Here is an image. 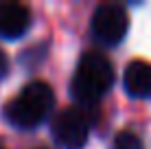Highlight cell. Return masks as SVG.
Returning a JSON list of instances; mask_svg holds the SVG:
<instances>
[{"instance_id": "obj_9", "label": "cell", "mask_w": 151, "mask_h": 149, "mask_svg": "<svg viewBox=\"0 0 151 149\" xmlns=\"http://www.w3.org/2000/svg\"><path fill=\"white\" fill-rule=\"evenodd\" d=\"M0 149H4V147H2V145H0Z\"/></svg>"}, {"instance_id": "obj_1", "label": "cell", "mask_w": 151, "mask_h": 149, "mask_svg": "<svg viewBox=\"0 0 151 149\" xmlns=\"http://www.w3.org/2000/svg\"><path fill=\"white\" fill-rule=\"evenodd\" d=\"M114 83V68L103 53L90 50L79 59L70 83V94L83 107L94 105Z\"/></svg>"}, {"instance_id": "obj_7", "label": "cell", "mask_w": 151, "mask_h": 149, "mask_svg": "<svg viewBox=\"0 0 151 149\" xmlns=\"http://www.w3.org/2000/svg\"><path fill=\"white\" fill-rule=\"evenodd\" d=\"M114 149H145V145L134 132L123 130L114 136Z\"/></svg>"}, {"instance_id": "obj_2", "label": "cell", "mask_w": 151, "mask_h": 149, "mask_svg": "<svg viewBox=\"0 0 151 149\" xmlns=\"http://www.w3.org/2000/svg\"><path fill=\"white\" fill-rule=\"evenodd\" d=\"M55 105V92L46 81H31L4 107V116L20 130H33L48 116Z\"/></svg>"}, {"instance_id": "obj_5", "label": "cell", "mask_w": 151, "mask_h": 149, "mask_svg": "<svg viewBox=\"0 0 151 149\" xmlns=\"http://www.w3.org/2000/svg\"><path fill=\"white\" fill-rule=\"evenodd\" d=\"M31 27V11L20 2H0V37L18 40Z\"/></svg>"}, {"instance_id": "obj_3", "label": "cell", "mask_w": 151, "mask_h": 149, "mask_svg": "<svg viewBox=\"0 0 151 149\" xmlns=\"http://www.w3.org/2000/svg\"><path fill=\"white\" fill-rule=\"evenodd\" d=\"M50 132L61 149H81L90 134V119L79 107H68L55 114Z\"/></svg>"}, {"instance_id": "obj_6", "label": "cell", "mask_w": 151, "mask_h": 149, "mask_svg": "<svg viewBox=\"0 0 151 149\" xmlns=\"http://www.w3.org/2000/svg\"><path fill=\"white\" fill-rule=\"evenodd\" d=\"M123 86L134 99H151V64L132 61L123 73Z\"/></svg>"}, {"instance_id": "obj_10", "label": "cell", "mask_w": 151, "mask_h": 149, "mask_svg": "<svg viewBox=\"0 0 151 149\" xmlns=\"http://www.w3.org/2000/svg\"><path fill=\"white\" fill-rule=\"evenodd\" d=\"M40 149H44V147H40Z\"/></svg>"}, {"instance_id": "obj_8", "label": "cell", "mask_w": 151, "mask_h": 149, "mask_svg": "<svg viewBox=\"0 0 151 149\" xmlns=\"http://www.w3.org/2000/svg\"><path fill=\"white\" fill-rule=\"evenodd\" d=\"M7 75H9V57H7V53L0 48V79H4Z\"/></svg>"}, {"instance_id": "obj_4", "label": "cell", "mask_w": 151, "mask_h": 149, "mask_svg": "<svg viewBox=\"0 0 151 149\" xmlns=\"http://www.w3.org/2000/svg\"><path fill=\"white\" fill-rule=\"evenodd\" d=\"M129 29V15L125 7L116 2H105L99 4L92 15V33L101 44L105 46H116L121 44L127 35Z\"/></svg>"}]
</instances>
